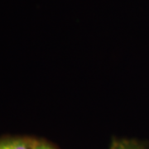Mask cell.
<instances>
[{
    "mask_svg": "<svg viewBox=\"0 0 149 149\" xmlns=\"http://www.w3.org/2000/svg\"><path fill=\"white\" fill-rule=\"evenodd\" d=\"M34 149H56L54 146L51 144L47 143L46 142H41V141H37L35 148Z\"/></svg>",
    "mask_w": 149,
    "mask_h": 149,
    "instance_id": "3",
    "label": "cell"
},
{
    "mask_svg": "<svg viewBox=\"0 0 149 149\" xmlns=\"http://www.w3.org/2000/svg\"><path fill=\"white\" fill-rule=\"evenodd\" d=\"M109 149H148V147L137 139H113Z\"/></svg>",
    "mask_w": 149,
    "mask_h": 149,
    "instance_id": "2",
    "label": "cell"
},
{
    "mask_svg": "<svg viewBox=\"0 0 149 149\" xmlns=\"http://www.w3.org/2000/svg\"><path fill=\"white\" fill-rule=\"evenodd\" d=\"M36 143L28 139H8L0 141V149H34Z\"/></svg>",
    "mask_w": 149,
    "mask_h": 149,
    "instance_id": "1",
    "label": "cell"
}]
</instances>
